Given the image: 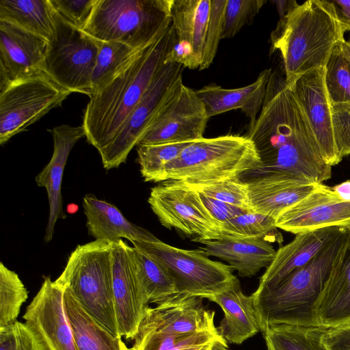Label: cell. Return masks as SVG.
Returning a JSON list of instances; mask_svg holds the SVG:
<instances>
[{"label": "cell", "mask_w": 350, "mask_h": 350, "mask_svg": "<svg viewBox=\"0 0 350 350\" xmlns=\"http://www.w3.org/2000/svg\"><path fill=\"white\" fill-rule=\"evenodd\" d=\"M254 143L260 165L240 178L244 181L286 174L323 183L332 166L323 159L304 113L284 77L272 71L261 110L245 135Z\"/></svg>", "instance_id": "1"}, {"label": "cell", "mask_w": 350, "mask_h": 350, "mask_svg": "<svg viewBox=\"0 0 350 350\" xmlns=\"http://www.w3.org/2000/svg\"><path fill=\"white\" fill-rule=\"evenodd\" d=\"M176 35L172 26L141 50L107 86L93 94L83 114L85 137L98 152L116 137L165 63Z\"/></svg>", "instance_id": "2"}, {"label": "cell", "mask_w": 350, "mask_h": 350, "mask_svg": "<svg viewBox=\"0 0 350 350\" xmlns=\"http://www.w3.org/2000/svg\"><path fill=\"white\" fill-rule=\"evenodd\" d=\"M344 33L327 0H309L280 18L270 36L271 52L279 51L285 81L291 88L304 73L325 67Z\"/></svg>", "instance_id": "3"}, {"label": "cell", "mask_w": 350, "mask_h": 350, "mask_svg": "<svg viewBox=\"0 0 350 350\" xmlns=\"http://www.w3.org/2000/svg\"><path fill=\"white\" fill-rule=\"evenodd\" d=\"M349 231L345 230L277 286L252 294L260 332L277 324L319 326L317 303Z\"/></svg>", "instance_id": "4"}, {"label": "cell", "mask_w": 350, "mask_h": 350, "mask_svg": "<svg viewBox=\"0 0 350 350\" xmlns=\"http://www.w3.org/2000/svg\"><path fill=\"white\" fill-rule=\"evenodd\" d=\"M260 163L257 150L246 135L203 137L192 142L167 164L154 183H201L240 178Z\"/></svg>", "instance_id": "5"}, {"label": "cell", "mask_w": 350, "mask_h": 350, "mask_svg": "<svg viewBox=\"0 0 350 350\" xmlns=\"http://www.w3.org/2000/svg\"><path fill=\"white\" fill-rule=\"evenodd\" d=\"M112 243L94 240L79 245L55 282L68 288L85 311L118 338L114 306Z\"/></svg>", "instance_id": "6"}, {"label": "cell", "mask_w": 350, "mask_h": 350, "mask_svg": "<svg viewBox=\"0 0 350 350\" xmlns=\"http://www.w3.org/2000/svg\"><path fill=\"white\" fill-rule=\"evenodd\" d=\"M174 0H98L84 31L135 49L156 41L171 25Z\"/></svg>", "instance_id": "7"}, {"label": "cell", "mask_w": 350, "mask_h": 350, "mask_svg": "<svg viewBox=\"0 0 350 350\" xmlns=\"http://www.w3.org/2000/svg\"><path fill=\"white\" fill-rule=\"evenodd\" d=\"M131 243L166 269L175 283L177 295L207 299L240 286L232 267L211 260L200 248L181 249L161 241Z\"/></svg>", "instance_id": "8"}, {"label": "cell", "mask_w": 350, "mask_h": 350, "mask_svg": "<svg viewBox=\"0 0 350 350\" xmlns=\"http://www.w3.org/2000/svg\"><path fill=\"white\" fill-rule=\"evenodd\" d=\"M54 20V33L47 42L43 71L61 87L90 98L102 42L68 24L55 11Z\"/></svg>", "instance_id": "9"}, {"label": "cell", "mask_w": 350, "mask_h": 350, "mask_svg": "<svg viewBox=\"0 0 350 350\" xmlns=\"http://www.w3.org/2000/svg\"><path fill=\"white\" fill-rule=\"evenodd\" d=\"M184 68L177 63H164L115 139L99 152L105 170L126 162L131 150L183 83Z\"/></svg>", "instance_id": "10"}, {"label": "cell", "mask_w": 350, "mask_h": 350, "mask_svg": "<svg viewBox=\"0 0 350 350\" xmlns=\"http://www.w3.org/2000/svg\"><path fill=\"white\" fill-rule=\"evenodd\" d=\"M44 71L0 92V144L21 133L71 94Z\"/></svg>", "instance_id": "11"}, {"label": "cell", "mask_w": 350, "mask_h": 350, "mask_svg": "<svg viewBox=\"0 0 350 350\" xmlns=\"http://www.w3.org/2000/svg\"><path fill=\"white\" fill-rule=\"evenodd\" d=\"M148 202L161 225L193 237V241L218 239L221 225L204 205L200 194L178 180L152 187Z\"/></svg>", "instance_id": "12"}, {"label": "cell", "mask_w": 350, "mask_h": 350, "mask_svg": "<svg viewBox=\"0 0 350 350\" xmlns=\"http://www.w3.org/2000/svg\"><path fill=\"white\" fill-rule=\"evenodd\" d=\"M208 119L204 105L196 90L183 83L138 145L193 142L202 139Z\"/></svg>", "instance_id": "13"}, {"label": "cell", "mask_w": 350, "mask_h": 350, "mask_svg": "<svg viewBox=\"0 0 350 350\" xmlns=\"http://www.w3.org/2000/svg\"><path fill=\"white\" fill-rule=\"evenodd\" d=\"M275 226L295 235L333 227L350 231V202L341 200L332 187L319 183L283 211L275 219Z\"/></svg>", "instance_id": "14"}, {"label": "cell", "mask_w": 350, "mask_h": 350, "mask_svg": "<svg viewBox=\"0 0 350 350\" xmlns=\"http://www.w3.org/2000/svg\"><path fill=\"white\" fill-rule=\"evenodd\" d=\"M64 288L50 276L44 277L23 317L49 350H77L64 308Z\"/></svg>", "instance_id": "15"}, {"label": "cell", "mask_w": 350, "mask_h": 350, "mask_svg": "<svg viewBox=\"0 0 350 350\" xmlns=\"http://www.w3.org/2000/svg\"><path fill=\"white\" fill-rule=\"evenodd\" d=\"M324 77L325 67L310 70L300 76L290 88L304 113L323 159L332 167L342 159L334 141L331 103Z\"/></svg>", "instance_id": "16"}, {"label": "cell", "mask_w": 350, "mask_h": 350, "mask_svg": "<svg viewBox=\"0 0 350 350\" xmlns=\"http://www.w3.org/2000/svg\"><path fill=\"white\" fill-rule=\"evenodd\" d=\"M47 41L0 21V92L43 71Z\"/></svg>", "instance_id": "17"}, {"label": "cell", "mask_w": 350, "mask_h": 350, "mask_svg": "<svg viewBox=\"0 0 350 350\" xmlns=\"http://www.w3.org/2000/svg\"><path fill=\"white\" fill-rule=\"evenodd\" d=\"M126 243H112L113 291L120 334L133 340L149 304L146 301L131 269Z\"/></svg>", "instance_id": "18"}, {"label": "cell", "mask_w": 350, "mask_h": 350, "mask_svg": "<svg viewBox=\"0 0 350 350\" xmlns=\"http://www.w3.org/2000/svg\"><path fill=\"white\" fill-rule=\"evenodd\" d=\"M49 131L53 140V154L50 161L35 179L38 187L46 189L48 196L49 214L44 234L46 243L52 240L57 219L66 217L63 211L62 195L64 170L73 146L85 137L83 125L74 126L62 124Z\"/></svg>", "instance_id": "19"}, {"label": "cell", "mask_w": 350, "mask_h": 350, "mask_svg": "<svg viewBox=\"0 0 350 350\" xmlns=\"http://www.w3.org/2000/svg\"><path fill=\"white\" fill-rule=\"evenodd\" d=\"M345 230L325 228L296 234L293 241L276 251L273 261L260 278L256 291L277 286L293 272L308 264Z\"/></svg>", "instance_id": "20"}, {"label": "cell", "mask_w": 350, "mask_h": 350, "mask_svg": "<svg viewBox=\"0 0 350 350\" xmlns=\"http://www.w3.org/2000/svg\"><path fill=\"white\" fill-rule=\"evenodd\" d=\"M202 299L174 295L154 308L148 306L143 320L157 330L170 334L215 328V312L205 308Z\"/></svg>", "instance_id": "21"}, {"label": "cell", "mask_w": 350, "mask_h": 350, "mask_svg": "<svg viewBox=\"0 0 350 350\" xmlns=\"http://www.w3.org/2000/svg\"><path fill=\"white\" fill-rule=\"evenodd\" d=\"M319 326L350 323V231L338 250L316 306Z\"/></svg>", "instance_id": "22"}, {"label": "cell", "mask_w": 350, "mask_h": 350, "mask_svg": "<svg viewBox=\"0 0 350 350\" xmlns=\"http://www.w3.org/2000/svg\"><path fill=\"white\" fill-rule=\"evenodd\" d=\"M246 182L252 211L275 219L319 184L286 174H269Z\"/></svg>", "instance_id": "23"}, {"label": "cell", "mask_w": 350, "mask_h": 350, "mask_svg": "<svg viewBox=\"0 0 350 350\" xmlns=\"http://www.w3.org/2000/svg\"><path fill=\"white\" fill-rule=\"evenodd\" d=\"M271 73V68L265 69L253 83L241 88L229 89L211 83L196 92L203 102L209 118L240 109L250 119V126L261 110Z\"/></svg>", "instance_id": "24"}, {"label": "cell", "mask_w": 350, "mask_h": 350, "mask_svg": "<svg viewBox=\"0 0 350 350\" xmlns=\"http://www.w3.org/2000/svg\"><path fill=\"white\" fill-rule=\"evenodd\" d=\"M200 247L209 256L228 262L241 277H252L273 261L276 251L270 242L260 238L223 237L214 240H202Z\"/></svg>", "instance_id": "25"}, {"label": "cell", "mask_w": 350, "mask_h": 350, "mask_svg": "<svg viewBox=\"0 0 350 350\" xmlns=\"http://www.w3.org/2000/svg\"><path fill=\"white\" fill-rule=\"evenodd\" d=\"M88 234L95 240L115 242L122 238L143 242L159 240L148 230L129 221L113 204L88 193L83 199Z\"/></svg>", "instance_id": "26"}, {"label": "cell", "mask_w": 350, "mask_h": 350, "mask_svg": "<svg viewBox=\"0 0 350 350\" xmlns=\"http://www.w3.org/2000/svg\"><path fill=\"white\" fill-rule=\"evenodd\" d=\"M207 299L217 304L224 311V318L217 328L226 342L241 345L259 332L252 296L245 295L240 286Z\"/></svg>", "instance_id": "27"}, {"label": "cell", "mask_w": 350, "mask_h": 350, "mask_svg": "<svg viewBox=\"0 0 350 350\" xmlns=\"http://www.w3.org/2000/svg\"><path fill=\"white\" fill-rule=\"evenodd\" d=\"M211 0H174L171 23L176 42L191 49L202 64Z\"/></svg>", "instance_id": "28"}, {"label": "cell", "mask_w": 350, "mask_h": 350, "mask_svg": "<svg viewBox=\"0 0 350 350\" xmlns=\"http://www.w3.org/2000/svg\"><path fill=\"white\" fill-rule=\"evenodd\" d=\"M64 304L77 350H131L91 317L64 287Z\"/></svg>", "instance_id": "29"}, {"label": "cell", "mask_w": 350, "mask_h": 350, "mask_svg": "<svg viewBox=\"0 0 350 350\" xmlns=\"http://www.w3.org/2000/svg\"><path fill=\"white\" fill-rule=\"evenodd\" d=\"M224 339L217 328L186 334H170L157 330L142 320L131 350H213Z\"/></svg>", "instance_id": "30"}, {"label": "cell", "mask_w": 350, "mask_h": 350, "mask_svg": "<svg viewBox=\"0 0 350 350\" xmlns=\"http://www.w3.org/2000/svg\"><path fill=\"white\" fill-rule=\"evenodd\" d=\"M0 21L47 42L55 29L54 10L50 0H0Z\"/></svg>", "instance_id": "31"}, {"label": "cell", "mask_w": 350, "mask_h": 350, "mask_svg": "<svg viewBox=\"0 0 350 350\" xmlns=\"http://www.w3.org/2000/svg\"><path fill=\"white\" fill-rule=\"evenodd\" d=\"M130 265L146 300L157 305L177 294L175 283L166 269L145 252L126 243Z\"/></svg>", "instance_id": "32"}, {"label": "cell", "mask_w": 350, "mask_h": 350, "mask_svg": "<svg viewBox=\"0 0 350 350\" xmlns=\"http://www.w3.org/2000/svg\"><path fill=\"white\" fill-rule=\"evenodd\" d=\"M328 329L277 324L268 326L262 333L267 350H329L323 340Z\"/></svg>", "instance_id": "33"}, {"label": "cell", "mask_w": 350, "mask_h": 350, "mask_svg": "<svg viewBox=\"0 0 350 350\" xmlns=\"http://www.w3.org/2000/svg\"><path fill=\"white\" fill-rule=\"evenodd\" d=\"M144 48L135 49L117 41L102 42L92 77V96L107 86Z\"/></svg>", "instance_id": "34"}, {"label": "cell", "mask_w": 350, "mask_h": 350, "mask_svg": "<svg viewBox=\"0 0 350 350\" xmlns=\"http://www.w3.org/2000/svg\"><path fill=\"white\" fill-rule=\"evenodd\" d=\"M260 238L280 243L282 236L278 231L275 219L255 211H245L221 226V237Z\"/></svg>", "instance_id": "35"}, {"label": "cell", "mask_w": 350, "mask_h": 350, "mask_svg": "<svg viewBox=\"0 0 350 350\" xmlns=\"http://www.w3.org/2000/svg\"><path fill=\"white\" fill-rule=\"evenodd\" d=\"M28 291L18 275L0 263V329L17 321Z\"/></svg>", "instance_id": "36"}, {"label": "cell", "mask_w": 350, "mask_h": 350, "mask_svg": "<svg viewBox=\"0 0 350 350\" xmlns=\"http://www.w3.org/2000/svg\"><path fill=\"white\" fill-rule=\"evenodd\" d=\"M192 142L137 146V162L146 182H154L165 166L174 161Z\"/></svg>", "instance_id": "37"}, {"label": "cell", "mask_w": 350, "mask_h": 350, "mask_svg": "<svg viewBox=\"0 0 350 350\" xmlns=\"http://www.w3.org/2000/svg\"><path fill=\"white\" fill-rule=\"evenodd\" d=\"M180 182L202 196L238 206L247 211H252L249 198L248 183L241 178L201 183Z\"/></svg>", "instance_id": "38"}, {"label": "cell", "mask_w": 350, "mask_h": 350, "mask_svg": "<svg viewBox=\"0 0 350 350\" xmlns=\"http://www.w3.org/2000/svg\"><path fill=\"white\" fill-rule=\"evenodd\" d=\"M324 79L331 104L350 103V62L342 55L339 44L328 59Z\"/></svg>", "instance_id": "39"}, {"label": "cell", "mask_w": 350, "mask_h": 350, "mask_svg": "<svg viewBox=\"0 0 350 350\" xmlns=\"http://www.w3.org/2000/svg\"><path fill=\"white\" fill-rule=\"evenodd\" d=\"M266 0H227L222 39L234 37L258 14Z\"/></svg>", "instance_id": "40"}, {"label": "cell", "mask_w": 350, "mask_h": 350, "mask_svg": "<svg viewBox=\"0 0 350 350\" xmlns=\"http://www.w3.org/2000/svg\"><path fill=\"white\" fill-rule=\"evenodd\" d=\"M226 3L227 0H211L209 20L200 70L208 68L216 56L219 41L222 39Z\"/></svg>", "instance_id": "41"}, {"label": "cell", "mask_w": 350, "mask_h": 350, "mask_svg": "<svg viewBox=\"0 0 350 350\" xmlns=\"http://www.w3.org/2000/svg\"><path fill=\"white\" fill-rule=\"evenodd\" d=\"M0 350L49 349L25 323L17 321L0 329Z\"/></svg>", "instance_id": "42"}, {"label": "cell", "mask_w": 350, "mask_h": 350, "mask_svg": "<svg viewBox=\"0 0 350 350\" xmlns=\"http://www.w3.org/2000/svg\"><path fill=\"white\" fill-rule=\"evenodd\" d=\"M98 0H50L54 11L66 23L84 30Z\"/></svg>", "instance_id": "43"}, {"label": "cell", "mask_w": 350, "mask_h": 350, "mask_svg": "<svg viewBox=\"0 0 350 350\" xmlns=\"http://www.w3.org/2000/svg\"><path fill=\"white\" fill-rule=\"evenodd\" d=\"M334 141L340 157L350 155V103L331 104Z\"/></svg>", "instance_id": "44"}, {"label": "cell", "mask_w": 350, "mask_h": 350, "mask_svg": "<svg viewBox=\"0 0 350 350\" xmlns=\"http://www.w3.org/2000/svg\"><path fill=\"white\" fill-rule=\"evenodd\" d=\"M200 196L206 207L221 226L226 221L247 211L238 206L212 198L206 197L201 194Z\"/></svg>", "instance_id": "45"}, {"label": "cell", "mask_w": 350, "mask_h": 350, "mask_svg": "<svg viewBox=\"0 0 350 350\" xmlns=\"http://www.w3.org/2000/svg\"><path fill=\"white\" fill-rule=\"evenodd\" d=\"M323 340L329 350H350V323L329 328Z\"/></svg>", "instance_id": "46"}, {"label": "cell", "mask_w": 350, "mask_h": 350, "mask_svg": "<svg viewBox=\"0 0 350 350\" xmlns=\"http://www.w3.org/2000/svg\"><path fill=\"white\" fill-rule=\"evenodd\" d=\"M341 30L350 31V0H327Z\"/></svg>", "instance_id": "47"}, {"label": "cell", "mask_w": 350, "mask_h": 350, "mask_svg": "<svg viewBox=\"0 0 350 350\" xmlns=\"http://www.w3.org/2000/svg\"><path fill=\"white\" fill-rule=\"evenodd\" d=\"M276 7L280 18H282L299 4L296 1L293 0H274L271 1Z\"/></svg>", "instance_id": "48"}, {"label": "cell", "mask_w": 350, "mask_h": 350, "mask_svg": "<svg viewBox=\"0 0 350 350\" xmlns=\"http://www.w3.org/2000/svg\"><path fill=\"white\" fill-rule=\"evenodd\" d=\"M332 189L341 200L350 202V180L337 184Z\"/></svg>", "instance_id": "49"}, {"label": "cell", "mask_w": 350, "mask_h": 350, "mask_svg": "<svg viewBox=\"0 0 350 350\" xmlns=\"http://www.w3.org/2000/svg\"><path fill=\"white\" fill-rule=\"evenodd\" d=\"M342 55L350 62V41L342 40L339 43Z\"/></svg>", "instance_id": "50"}]
</instances>
